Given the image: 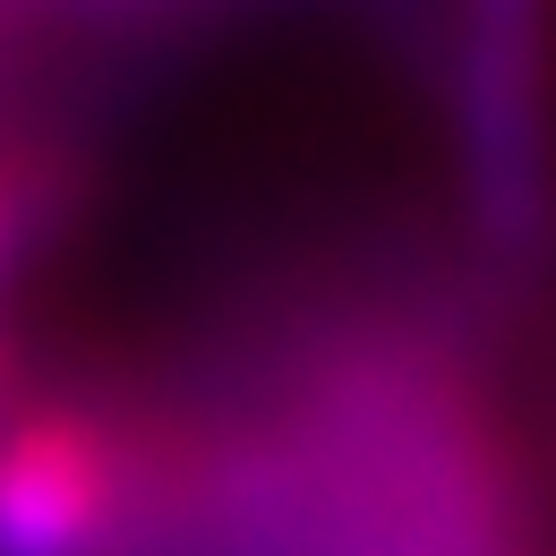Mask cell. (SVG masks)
<instances>
[{
  "label": "cell",
  "instance_id": "obj_2",
  "mask_svg": "<svg viewBox=\"0 0 556 556\" xmlns=\"http://www.w3.org/2000/svg\"><path fill=\"white\" fill-rule=\"evenodd\" d=\"M454 112L471 146V189H480L496 240L531 249L556 198V61L548 17L531 9H471L454 26Z\"/></svg>",
  "mask_w": 556,
  "mask_h": 556
},
{
  "label": "cell",
  "instance_id": "obj_1",
  "mask_svg": "<svg viewBox=\"0 0 556 556\" xmlns=\"http://www.w3.org/2000/svg\"><path fill=\"white\" fill-rule=\"evenodd\" d=\"M154 522V437L112 412L0 419V556H103Z\"/></svg>",
  "mask_w": 556,
  "mask_h": 556
},
{
  "label": "cell",
  "instance_id": "obj_3",
  "mask_svg": "<svg viewBox=\"0 0 556 556\" xmlns=\"http://www.w3.org/2000/svg\"><path fill=\"white\" fill-rule=\"evenodd\" d=\"M17 266V198H9V180H0V282Z\"/></svg>",
  "mask_w": 556,
  "mask_h": 556
},
{
  "label": "cell",
  "instance_id": "obj_4",
  "mask_svg": "<svg viewBox=\"0 0 556 556\" xmlns=\"http://www.w3.org/2000/svg\"><path fill=\"white\" fill-rule=\"evenodd\" d=\"M0 419H9V343H0Z\"/></svg>",
  "mask_w": 556,
  "mask_h": 556
}]
</instances>
